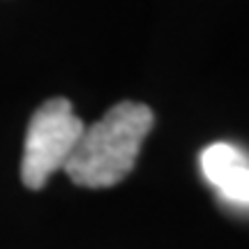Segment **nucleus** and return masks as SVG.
<instances>
[{
	"label": "nucleus",
	"instance_id": "obj_1",
	"mask_svg": "<svg viewBox=\"0 0 249 249\" xmlns=\"http://www.w3.org/2000/svg\"><path fill=\"white\" fill-rule=\"evenodd\" d=\"M152 111L139 102H120L86 127L65 173L90 189L113 187L132 173L139 150L152 127Z\"/></svg>",
	"mask_w": 249,
	"mask_h": 249
},
{
	"label": "nucleus",
	"instance_id": "obj_2",
	"mask_svg": "<svg viewBox=\"0 0 249 249\" xmlns=\"http://www.w3.org/2000/svg\"><path fill=\"white\" fill-rule=\"evenodd\" d=\"M86 124L65 97L46 99L28 124L21 178L30 189H42L55 171H65Z\"/></svg>",
	"mask_w": 249,
	"mask_h": 249
},
{
	"label": "nucleus",
	"instance_id": "obj_3",
	"mask_svg": "<svg viewBox=\"0 0 249 249\" xmlns=\"http://www.w3.org/2000/svg\"><path fill=\"white\" fill-rule=\"evenodd\" d=\"M242 160H245V155L235 145H231V143H213L201 152V171L214 185V180L222 173H226L233 164H238Z\"/></svg>",
	"mask_w": 249,
	"mask_h": 249
},
{
	"label": "nucleus",
	"instance_id": "obj_4",
	"mask_svg": "<svg viewBox=\"0 0 249 249\" xmlns=\"http://www.w3.org/2000/svg\"><path fill=\"white\" fill-rule=\"evenodd\" d=\"M214 187L219 189L224 198H229L233 203L249 205V164L247 160L233 164L231 169L222 173L214 180Z\"/></svg>",
	"mask_w": 249,
	"mask_h": 249
}]
</instances>
